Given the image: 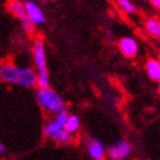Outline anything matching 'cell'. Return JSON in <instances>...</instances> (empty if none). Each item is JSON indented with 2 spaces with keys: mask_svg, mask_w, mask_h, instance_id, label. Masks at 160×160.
<instances>
[{
  "mask_svg": "<svg viewBox=\"0 0 160 160\" xmlns=\"http://www.w3.org/2000/svg\"><path fill=\"white\" fill-rule=\"evenodd\" d=\"M0 79L7 83H15L27 88L38 86L37 72L29 68H17L10 63L0 65Z\"/></svg>",
  "mask_w": 160,
  "mask_h": 160,
  "instance_id": "cell-1",
  "label": "cell"
},
{
  "mask_svg": "<svg viewBox=\"0 0 160 160\" xmlns=\"http://www.w3.org/2000/svg\"><path fill=\"white\" fill-rule=\"evenodd\" d=\"M37 100L40 107L50 113L57 114L65 108V102L60 94L55 90L47 88H39L37 92Z\"/></svg>",
  "mask_w": 160,
  "mask_h": 160,
  "instance_id": "cell-2",
  "label": "cell"
},
{
  "mask_svg": "<svg viewBox=\"0 0 160 160\" xmlns=\"http://www.w3.org/2000/svg\"><path fill=\"white\" fill-rule=\"evenodd\" d=\"M33 56L34 63L38 69V86L39 88L49 87V77H48V69L46 63V50L42 40H36L33 45Z\"/></svg>",
  "mask_w": 160,
  "mask_h": 160,
  "instance_id": "cell-3",
  "label": "cell"
},
{
  "mask_svg": "<svg viewBox=\"0 0 160 160\" xmlns=\"http://www.w3.org/2000/svg\"><path fill=\"white\" fill-rule=\"evenodd\" d=\"M7 8L14 16L17 17L18 20L22 22L23 29L27 31L29 34H32L34 32V25L31 23L25 13V8H24V3L20 0H8L7 2Z\"/></svg>",
  "mask_w": 160,
  "mask_h": 160,
  "instance_id": "cell-4",
  "label": "cell"
},
{
  "mask_svg": "<svg viewBox=\"0 0 160 160\" xmlns=\"http://www.w3.org/2000/svg\"><path fill=\"white\" fill-rule=\"evenodd\" d=\"M68 117H69V112L65 109L62 110L61 112H58L56 114L55 119L45 123V126H43V134L46 136L50 137L53 134H55L58 130L64 129V125H65Z\"/></svg>",
  "mask_w": 160,
  "mask_h": 160,
  "instance_id": "cell-5",
  "label": "cell"
},
{
  "mask_svg": "<svg viewBox=\"0 0 160 160\" xmlns=\"http://www.w3.org/2000/svg\"><path fill=\"white\" fill-rule=\"evenodd\" d=\"M24 8H25V13L31 23L33 25H38V24H42L46 21V16L43 12L41 10L37 2H34L33 0H27L24 2Z\"/></svg>",
  "mask_w": 160,
  "mask_h": 160,
  "instance_id": "cell-6",
  "label": "cell"
},
{
  "mask_svg": "<svg viewBox=\"0 0 160 160\" xmlns=\"http://www.w3.org/2000/svg\"><path fill=\"white\" fill-rule=\"evenodd\" d=\"M132 152V145L127 141L121 140L108 149V154L112 160L126 159Z\"/></svg>",
  "mask_w": 160,
  "mask_h": 160,
  "instance_id": "cell-7",
  "label": "cell"
},
{
  "mask_svg": "<svg viewBox=\"0 0 160 160\" xmlns=\"http://www.w3.org/2000/svg\"><path fill=\"white\" fill-rule=\"evenodd\" d=\"M118 47L123 56L127 58H133L137 55L138 45L135 39L130 37H123L118 41Z\"/></svg>",
  "mask_w": 160,
  "mask_h": 160,
  "instance_id": "cell-8",
  "label": "cell"
},
{
  "mask_svg": "<svg viewBox=\"0 0 160 160\" xmlns=\"http://www.w3.org/2000/svg\"><path fill=\"white\" fill-rule=\"evenodd\" d=\"M87 150H88L89 156L94 160H103L105 157V149H104L103 143L96 138L89 140L87 144Z\"/></svg>",
  "mask_w": 160,
  "mask_h": 160,
  "instance_id": "cell-9",
  "label": "cell"
},
{
  "mask_svg": "<svg viewBox=\"0 0 160 160\" xmlns=\"http://www.w3.org/2000/svg\"><path fill=\"white\" fill-rule=\"evenodd\" d=\"M145 71H147L148 77L152 81L159 82L160 80V62L158 60H149L145 64Z\"/></svg>",
  "mask_w": 160,
  "mask_h": 160,
  "instance_id": "cell-10",
  "label": "cell"
},
{
  "mask_svg": "<svg viewBox=\"0 0 160 160\" xmlns=\"http://www.w3.org/2000/svg\"><path fill=\"white\" fill-rule=\"evenodd\" d=\"M144 28H145V31L150 34L151 37H153L154 39L159 40V38H160V21H159V18L152 17V18L147 20L145 21V23H144Z\"/></svg>",
  "mask_w": 160,
  "mask_h": 160,
  "instance_id": "cell-11",
  "label": "cell"
},
{
  "mask_svg": "<svg viewBox=\"0 0 160 160\" xmlns=\"http://www.w3.org/2000/svg\"><path fill=\"white\" fill-rule=\"evenodd\" d=\"M80 127V120L77 116H70L69 114V117H68L67 121H65V125H64V129L67 130L68 133L70 134H73V133H77L78 129H79Z\"/></svg>",
  "mask_w": 160,
  "mask_h": 160,
  "instance_id": "cell-12",
  "label": "cell"
},
{
  "mask_svg": "<svg viewBox=\"0 0 160 160\" xmlns=\"http://www.w3.org/2000/svg\"><path fill=\"white\" fill-rule=\"evenodd\" d=\"M49 138H52V140L57 142V143L67 144V143H70L71 141H72V135L70 133H68L65 129H61L58 132H56L55 134H53Z\"/></svg>",
  "mask_w": 160,
  "mask_h": 160,
  "instance_id": "cell-13",
  "label": "cell"
},
{
  "mask_svg": "<svg viewBox=\"0 0 160 160\" xmlns=\"http://www.w3.org/2000/svg\"><path fill=\"white\" fill-rule=\"evenodd\" d=\"M119 6L122 8V10H125L128 14H135L136 13V8L133 3L130 2L129 0H117Z\"/></svg>",
  "mask_w": 160,
  "mask_h": 160,
  "instance_id": "cell-14",
  "label": "cell"
},
{
  "mask_svg": "<svg viewBox=\"0 0 160 160\" xmlns=\"http://www.w3.org/2000/svg\"><path fill=\"white\" fill-rule=\"evenodd\" d=\"M151 2V5L156 8V9H158L159 10L160 9V0H149Z\"/></svg>",
  "mask_w": 160,
  "mask_h": 160,
  "instance_id": "cell-15",
  "label": "cell"
},
{
  "mask_svg": "<svg viewBox=\"0 0 160 160\" xmlns=\"http://www.w3.org/2000/svg\"><path fill=\"white\" fill-rule=\"evenodd\" d=\"M6 152V147L2 143H0V153H5Z\"/></svg>",
  "mask_w": 160,
  "mask_h": 160,
  "instance_id": "cell-16",
  "label": "cell"
}]
</instances>
